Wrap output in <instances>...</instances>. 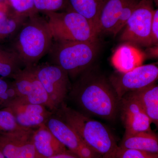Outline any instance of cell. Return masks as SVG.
Wrapping results in <instances>:
<instances>
[{
    "mask_svg": "<svg viewBox=\"0 0 158 158\" xmlns=\"http://www.w3.org/2000/svg\"><path fill=\"white\" fill-rule=\"evenodd\" d=\"M11 6L18 13H21L30 11L34 7V0H9Z\"/></svg>",
    "mask_w": 158,
    "mask_h": 158,
    "instance_id": "obj_27",
    "label": "cell"
},
{
    "mask_svg": "<svg viewBox=\"0 0 158 158\" xmlns=\"http://www.w3.org/2000/svg\"><path fill=\"white\" fill-rule=\"evenodd\" d=\"M44 124L60 143L80 158H102L55 112Z\"/></svg>",
    "mask_w": 158,
    "mask_h": 158,
    "instance_id": "obj_9",
    "label": "cell"
},
{
    "mask_svg": "<svg viewBox=\"0 0 158 158\" xmlns=\"http://www.w3.org/2000/svg\"><path fill=\"white\" fill-rule=\"evenodd\" d=\"M118 147L158 154V137L152 131L124 135Z\"/></svg>",
    "mask_w": 158,
    "mask_h": 158,
    "instance_id": "obj_18",
    "label": "cell"
},
{
    "mask_svg": "<svg viewBox=\"0 0 158 158\" xmlns=\"http://www.w3.org/2000/svg\"><path fill=\"white\" fill-rule=\"evenodd\" d=\"M127 0H104L99 16L98 31L114 34Z\"/></svg>",
    "mask_w": 158,
    "mask_h": 158,
    "instance_id": "obj_16",
    "label": "cell"
},
{
    "mask_svg": "<svg viewBox=\"0 0 158 158\" xmlns=\"http://www.w3.org/2000/svg\"><path fill=\"white\" fill-rule=\"evenodd\" d=\"M48 24L56 41H98L96 29L75 11L62 13L47 12Z\"/></svg>",
    "mask_w": 158,
    "mask_h": 158,
    "instance_id": "obj_5",
    "label": "cell"
},
{
    "mask_svg": "<svg viewBox=\"0 0 158 158\" xmlns=\"http://www.w3.org/2000/svg\"><path fill=\"white\" fill-rule=\"evenodd\" d=\"M23 65L12 49L0 47V77L12 79Z\"/></svg>",
    "mask_w": 158,
    "mask_h": 158,
    "instance_id": "obj_20",
    "label": "cell"
},
{
    "mask_svg": "<svg viewBox=\"0 0 158 158\" xmlns=\"http://www.w3.org/2000/svg\"><path fill=\"white\" fill-rule=\"evenodd\" d=\"M6 108L13 114L18 124L27 128L35 129L44 124L53 112L44 106L31 103L19 97Z\"/></svg>",
    "mask_w": 158,
    "mask_h": 158,
    "instance_id": "obj_12",
    "label": "cell"
},
{
    "mask_svg": "<svg viewBox=\"0 0 158 158\" xmlns=\"http://www.w3.org/2000/svg\"><path fill=\"white\" fill-rule=\"evenodd\" d=\"M17 97L12 82L0 77V109L7 107L11 102Z\"/></svg>",
    "mask_w": 158,
    "mask_h": 158,
    "instance_id": "obj_22",
    "label": "cell"
},
{
    "mask_svg": "<svg viewBox=\"0 0 158 158\" xmlns=\"http://www.w3.org/2000/svg\"><path fill=\"white\" fill-rule=\"evenodd\" d=\"M154 46L153 47L149 48L148 52V54L150 57L156 58L158 57V45Z\"/></svg>",
    "mask_w": 158,
    "mask_h": 158,
    "instance_id": "obj_31",
    "label": "cell"
},
{
    "mask_svg": "<svg viewBox=\"0 0 158 158\" xmlns=\"http://www.w3.org/2000/svg\"><path fill=\"white\" fill-rule=\"evenodd\" d=\"M151 36L152 45H158V10L156 9L154 11L151 28Z\"/></svg>",
    "mask_w": 158,
    "mask_h": 158,
    "instance_id": "obj_28",
    "label": "cell"
},
{
    "mask_svg": "<svg viewBox=\"0 0 158 158\" xmlns=\"http://www.w3.org/2000/svg\"><path fill=\"white\" fill-rule=\"evenodd\" d=\"M32 142L37 158H48L67 150L44 124L34 129Z\"/></svg>",
    "mask_w": 158,
    "mask_h": 158,
    "instance_id": "obj_14",
    "label": "cell"
},
{
    "mask_svg": "<svg viewBox=\"0 0 158 158\" xmlns=\"http://www.w3.org/2000/svg\"><path fill=\"white\" fill-rule=\"evenodd\" d=\"M103 1L104 0H70V3L73 11L88 20L98 33L99 16Z\"/></svg>",
    "mask_w": 158,
    "mask_h": 158,
    "instance_id": "obj_19",
    "label": "cell"
},
{
    "mask_svg": "<svg viewBox=\"0 0 158 158\" xmlns=\"http://www.w3.org/2000/svg\"><path fill=\"white\" fill-rule=\"evenodd\" d=\"M158 77L157 66L148 64L141 65L125 73L113 76L110 81L120 101L129 92L154 84Z\"/></svg>",
    "mask_w": 158,
    "mask_h": 158,
    "instance_id": "obj_10",
    "label": "cell"
},
{
    "mask_svg": "<svg viewBox=\"0 0 158 158\" xmlns=\"http://www.w3.org/2000/svg\"><path fill=\"white\" fill-rule=\"evenodd\" d=\"M152 1H153L155 3L156 6H158V0H152Z\"/></svg>",
    "mask_w": 158,
    "mask_h": 158,
    "instance_id": "obj_33",
    "label": "cell"
},
{
    "mask_svg": "<svg viewBox=\"0 0 158 158\" xmlns=\"http://www.w3.org/2000/svg\"><path fill=\"white\" fill-rule=\"evenodd\" d=\"M34 129L24 128L0 135V151L6 158H37L32 135Z\"/></svg>",
    "mask_w": 158,
    "mask_h": 158,
    "instance_id": "obj_11",
    "label": "cell"
},
{
    "mask_svg": "<svg viewBox=\"0 0 158 158\" xmlns=\"http://www.w3.org/2000/svg\"><path fill=\"white\" fill-rule=\"evenodd\" d=\"M27 128L18 124L14 116L7 108L0 109V135ZM31 129V128H30Z\"/></svg>",
    "mask_w": 158,
    "mask_h": 158,
    "instance_id": "obj_21",
    "label": "cell"
},
{
    "mask_svg": "<svg viewBox=\"0 0 158 158\" xmlns=\"http://www.w3.org/2000/svg\"><path fill=\"white\" fill-rule=\"evenodd\" d=\"M140 1V0H127L123 8L121 15L113 34L114 36H116L124 28L128 20L135 11Z\"/></svg>",
    "mask_w": 158,
    "mask_h": 158,
    "instance_id": "obj_24",
    "label": "cell"
},
{
    "mask_svg": "<svg viewBox=\"0 0 158 158\" xmlns=\"http://www.w3.org/2000/svg\"><path fill=\"white\" fill-rule=\"evenodd\" d=\"M98 41H56L49 52L52 64L75 78L89 69L99 50Z\"/></svg>",
    "mask_w": 158,
    "mask_h": 158,
    "instance_id": "obj_4",
    "label": "cell"
},
{
    "mask_svg": "<svg viewBox=\"0 0 158 158\" xmlns=\"http://www.w3.org/2000/svg\"><path fill=\"white\" fill-rule=\"evenodd\" d=\"M48 158H80L78 156L67 149L65 152Z\"/></svg>",
    "mask_w": 158,
    "mask_h": 158,
    "instance_id": "obj_29",
    "label": "cell"
},
{
    "mask_svg": "<svg viewBox=\"0 0 158 158\" xmlns=\"http://www.w3.org/2000/svg\"><path fill=\"white\" fill-rule=\"evenodd\" d=\"M119 111L125 128V135L151 131L150 119L138 101L130 94L122 98Z\"/></svg>",
    "mask_w": 158,
    "mask_h": 158,
    "instance_id": "obj_13",
    "label": "cell"
},
{
    "mask_svg": "<svg viewBox=\"0 0 158 158\" xmlns=\"http://www.w3.org/2000/svg\"><path fill=\"white\" fill-rule=\"evenodd\" d=\"M16 35L12 49L25 67L36 65L53 43L47 21L40 18L31 17L23 23Z\"/></svg>",
    "mask_w": 158,
    "mask_h": 158,
    "instance_id": "obj_3",
    "label": "cell"
},
{
    "mask_svg": "<svg viewBox=\"0 0 158 158\" xmlns=\"http://www.w3.org/2000/svg\"><path fill=\"white\" fill-rule=\"evenodd\" d=\"M64 0H34V7L37 10L47 12H55L61 9Z\"/></svg>",
    "mask_w": 158,
    "mask_h": 158,
    "instance_id": "obj_26",
    "label": "cell"
},
{
    "mask_svg": "<svg viewBox=\"0 0 158 158\" xmlns=\"http://www.w3.org/2000/svg\"><path fill=\"white\" fill-rule=\"evenodd\" d=\"M154 10L152 0H140L123 28L120 39L133 45L152 46L151 28Z\"/></svg>",
    "mask_w": 158,
    "mask_h": 158,
    "instance_id": "obj_6",
    "label": "cell"
},
{
    "mask_svg": "<svg viewBox=\"0 0 158 158\" xmlns=\"http://www.w3.org/2000/svg\"><path fill=\"white\" fill-rule=\"evenodd\" d=\"M23 21L19 17L8 18L0 22V41L15 34L23 24Z\"/></svg>",
    "mask_w": 158,
    "mask_h": 158,
    "instance_id": "obj_23",
    "label": "cell"
},
{
    "mask_svg": "<svg viewBox=\"0 0 158 158\" xmlns=\"http://www.w3.org/2000/svg\"><path fill=\"white\" fill-rule=\"evenodd\" d=\"M12 82L19 97L34 104L41 105L52 112L56 110L35 71L34 66L25 67L12 78Z\"/></svg>",
    "mask_w": 158,
    "mask_h": 158,
    "instance_id": "obj_8",
    "label": "cell"
},
{
    "mask_svg": "<svg viewBox=\"0 0 158 158\" xmlns=\"http://www.w3.org/2000/svg\"><path fill=\"white\" fill-rule=\"evenodd\" d=\"M141 105L152 123L158 124V87L155 84L128 93Z\"/></svg>",
    "mask_w": 158,
    "mask_h": 158,
    "instance_id": "obj_17",
    "label": "cell"
},
{
    "mask_svg": "<svg viewBox=\"0 0 158 158\" xmlns=\"http://www.w3.org/2000/svg\"><path fill=\"white\" fill-rule=\"evenodd\" d=\"M34 69L56 111L64 102L70 89L68 73L58 65L52 64L35 65Z\"/></svg>",
    "mask_w": 158,
    "mask_h": 158,
    "instance_id": "obj_7",
    "label": "cell"
},
{
    "mask_svg": "<svg viewBox=\"0 0 158 158\" xmlns=\"http://www.w3.org/2000/svg\"><path fill=\"white\" fill-rule=\"evenodd\" d=\"M8 7L5 3L0 1V22L8 18Z\"/></svg>",
    "mask_w": 158,
    "mask_h": 158,
    "instance_id": "obj_30",
    "label": "cell"
},
{
    "mask_svg": "<svg viewBox=\"0 0 158 158\" xmlns=\"http://www.w3.org/2000/svg\"><path fill=\"white\" fill-rule=\"evenodd\" d=\"M145 57V53L135 46L126 43L118 47L111 61L118 72L125 73L142 65Z\"/></svg>",
    "mask_w": 158,
    "mask_h": 158,
    "instance_id": "obj_15",
    "label": "cell"
},
{
    "mask_svg": "<svg viewBox=\"0 0 158 158\" xmlns=\"http://www.w3.org/2000/svg\"><path fill=\"white\" fill-rule=\"evenodd\" d=\"M69 90L71 99L86 113L106 120L116 119L120 101L110 81L89 69Z\"/></svg>",
    "mask_w": 158,
    "mask_h": 158,
    "instance_id": "obj_1",
    "label": "cell"
},
{
    "mask_svg": "<svg viewBox=\"0 0 158 158\" xmlns=\"http://www.w3.org/2000/svg\"><path fill=\"white\" fill-rule=\"evenodd\" d=\"M54 112L102 158H116L118 146L104 125L68 106L64 102Z\"/></svg>",
    "mask_w": 158,
    "mask_h": 158,
    "instance_id": "obj_2",
    "label": "cell"
},
{
    "mask_svg": "<svg viewBox=\"0 0 158 158\" xmlns=\"http://www.w3.org/2000/svg\"><path fill=\"white\" fill-rule=\"evenodd\" d=\"M0 158H6L1 151H0Z\"/></svg>",
    "mask_w": 158,
    "mask_h": 158,
    "instance_id": "obj_32",
    "label": "cell"
},
{
    "mask_svg": "<svg viewBox=\"0 0 158 158\" xmlns=\"http://www.w3.org/2000/svg\"><path fill=\"white\" fill-rule=\"evenodd\" d=\"M116 158H158V154L118 147Z\"/></svg>",
    "mask_w": 158,
    "mask_h": 158,
    "instance_id": "obj_25",
    "label": "cell"
}]
</instances>
